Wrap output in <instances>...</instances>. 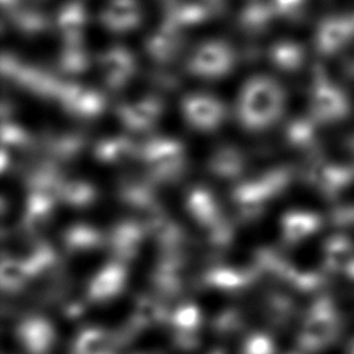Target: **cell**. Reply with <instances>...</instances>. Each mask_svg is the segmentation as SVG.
<instances>
[{"mask_svg": "<svg viewBox=\"0 0 354 354\" xmlns=\"http://www.w3.org/2000/svg\"><path fill=\"white\" fill-rule=\"evenodd\" d=\"M281 101L279 88L270 77L252 76L242 84L238 94V119L249 130H263L279 113Z\"/></svg>", "mask_w": 354, "mask_h": 354, "instance_id": "obj_1", "label": "cell"}, {"mask_svg": "<svg viewBox=\"0 0 354 354\" xmlns=\"http://www.w3.org/2000/svg\"><path fill=\"white\" fill-rule=\"evenodd\" d=\"M236 55L231 44L220 39L206 40L198 44L188 57V71L206 80H217L227 76L235 66Z\"/></svg>", "mask_w": 354, "mask_h": 354, "instance_id": "obj_2", "label": "cell"}, {"mask_svg": "<svg viewBox=\"0 0 354 354\" xmlns=\"http://www.w3.org/2000/svg\"><path fill=\"white\" fill-rule=\"evenodd\" d=\"M181 113L187 123L196 130L217 129L225 119L227 109L220 98L207 93H191L181 101Z\"/></svg>", "mask_w": 354, "mask_h": 354, "instance_id": "obj_3", "label": "cell"}, {"mask_svg": "<svg viewBox=\"0 0 354 354\" xmlns=\"http://www.w3.org/2000/svg\"><path fill=\"white\" fill-rule=\"evenodd\" d=\"M98 68L102 82L111 90H118L131 80L136 72V59L129 48L113 46L101 54Z\"/></svg>", "mask_w": 354, "mask_h": 354, "instance_id": "obj_4", "label": "cell"}, {"mask_svg": "<svg viewBox=\"0 0 354 354\" xmlns=\"http://www.w3.org/2000/svg\"><path fill=\"white\" fill-rule=\"evenodd\" d=\"M100 21L102 26L115 33L134 30L142 21V7L140 0H106Z\"/></svg>", "mask_w": 354, "mask_h": 354, "instance_id": "obj_5", "label": "cell"}, {"mask_svg": "<svg viewBox=\"0 0 354 354\" xmlns=\"http://www.w3.org/2000/svg\"><path fill=\"white\" fill-rule=\"evenodd\" d=\"M62 106L66 112L79 116H91L102 109L104 100L101 94L87 86L69 84L58 91Z\"/></svg>", "mask_w": 354, "mask_h": 354, "instance_id": "obj_6", "label": "cell"}, {"mask_svg": "<svg viewBox=\"0 0 354 354\" xmlns=\"http://www.w3.org/2000/svg\"><path fill=\"white\" fill-rule=\"evenodd\" d=\"M160 113V101L151 95L130 100L119 108L120 119L131 129H145L151 126Z\"/></svg>", "mask_w": 354, "mask_h": 354, "instance_id": "obj_7", "label": "cell"}, {"mask_svg": "<svg viewBox=\"0 0 354 354\" xmlns=\"http://www.w3.org/2000/svg\"><path fill=\"white\" fill-rule=\"evenodd\" d=\"M176 22H163L159 28L153 29L147 40V48L152 58L159 61H169L178 53L183 44V37L178 32Z\"/></svg>", "mask_w": 354, "mask_h": 354, "instance_id": "obj_8", "label": "cell"}, {"mask_svg": "<svg viewBox=\"0 0 354 354\" xmlns=\"http://www.w3.org/2000/svg\"><path fill=\"white\" fill-rule=\"evenodd\" d=\"M86 28V11L84 8L73 3L65 6L58 14V30L66 44H79Z\"/></svg>", "mask_w": 354, "mask_h": 354, "instance_id": "obj_9", "label": "cell"}, {"mask_svg": "<svg viewBox=\"0 0 354 354\" xmlns=\"http://www.w3.org/2000/svg\"><path fill=\"white\" fill-rule=\"evenodd\" d=\"M268 17H270V12H267L266 3L253 1L248 7H245L243 11L241 12L239 24L245 32L257 35L266 30Z\"/></svg>", "mask_w": 354, "mask_h": 354, "instance_id": "obj_10", "label": "cell"}, {"mask_svg": "<svg viewBox=\"0 0 354 354\" xmlns=\"http://www.w3.org/2000/svg\"><path fill=\"white\" fill-rule=\"evenodd\" d=\"M73 48L72 50H66L65 54L61 57L62 58V65L66 71H72V72H80L84 69V66L87 65V58L84 53H80L79 50V44H72Z\"/></svg>", "mask_w": 354, "mask_h": 354, "instance_id": "obj_11", "label": "cell"}, {"mask_svg": "<svg viewBox=\"0 0 354 354\" xmlns=\"http://www.w3.org/2000/svg\"><path fill=\"white\" fill-rule=\"evenodd\" d=\"M166 1H170V3H171V4H173V3H174V1H176V0H166Z\"/></svg>", "mask_w": 354, "mask_h": 354, "instance_id": "obj_12", "label": "cell"}]
</instances>
